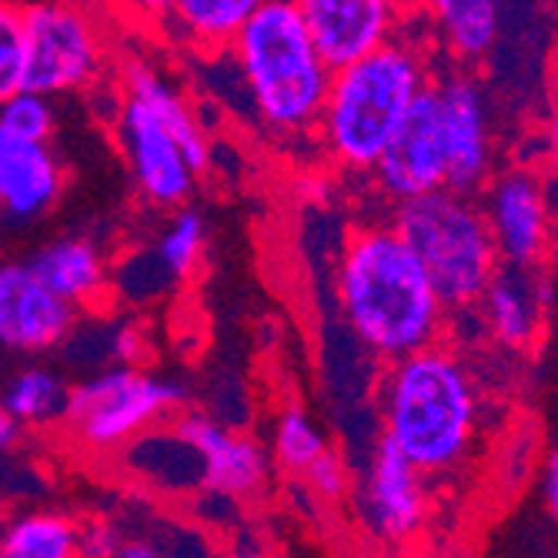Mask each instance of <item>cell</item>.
<instances>
[{"label":"cell","instance_id":"1","mask_svg":"<svg viewBox=\"0 0 558 558\" xmlns=\"http://www.w3.org/2000/svg\"><path fill=\"white\" fill-rule=\"evenodd\" d=\"M335 294L348 331L381 365L445 335L448 304L395 225H362L344 238Z\"/></svg>","mask_w":558,"mask_h":558},{"label":"cell","instance_id":"2","mask_svg":"<svg viewBox=\"0 0 558 558\" xmlns=\"http://www.w3.org/2000/svg\"><path fill=\"white\" fill-rule=\"evenodd\" d=\"M378 422L425 478L459 475L482 432V395L454 348L435 341L385 365L378 381Z\"/></svg>","mask_w":558,"mask_h":558},{"label":"cell","instance_id":"3","mask_svg":"<svg viewBox=\"0 0 558 558\" xmlns=\"http://www.w3.org/2000/svg\"><path fill=\"white\" fill-rule=\"evenodd\" d=\"M428 84V50L404 34L359 61L335 68L315 128L325 158L344 174H372L385 144Z\"/></svg>","mask_w":558,"mask_h":558},{"label":"cell","instance_id":"4","mask_svg":"<svg viewBox=\"0 0 558 558\" xmlns=\"http://www.w3.org/2000/svg\"><path fill=\"white\" fill-rule=\"evenodd\" d=\"M228 54L251 114L268 134L281 141L315 137L331 68L294 0H265L231 40Z\"/></svg>","mask_w":558,"mask_h":558},{"label":"cell","instance_id":"5","mask_svg":"<svg viewBox=\"0 0 558 558\" xmlns=\"http://www.w3.org/2000/svg\"><path fill=\"white\" fill-rule=\"evenodd\" d=\"M391 225L415 247L448 312L475 308L501 268L482 201L445 184L395 205Z\"/></svg>","mask_w":558,"mask_h":558},{"label":"cell","instance_id":"6","mask_svg":"<svg viewBox=\"0 0 558 558\" xmlns=\"http://www.w3.org/2000/svg\"><path fill=\"white\" fill-rule=\"evenodd\" d=\"M184 401L187 395L181 381L121 362L71 388L61 425L84 451L108 454L174 418Z\"/></svg>","mask_w":558,"mask_h":558},{"label":"cell","instance_id":"7","mask_svg":"<svg viewBox=\"0 0 558 558\" xmlns=\"http://www.w3.org/2000/svg\"><path fill=\"white\" fill-rule=\"evenodd\" d=\"M27 90L47 97L87 90L108 68V31L74 0H34L24 8Z\"/></svg>","mask_w":558,"mask_h":558},{"label":"cell","instance_id":"8","mask_svg":"<svg viewBox=\"0 0 558 558\" xmlns=\"http://www.w3.org/2000/svg\"><path fill=\"white\" fill-rule=\"evenodd\" d=\"M121 105L114 118L121 155L128 161V171L141 191V197L155 208H181L194 191L197 171L191 168L181 141L171 134V128L155 114V108L141 100L137 94L121 90Z\"/></svg>","mask_w":558,"mask_h":558},{"label":"cell","instance_id":"9","mask_svg":"<svg viewBox=\"0 0 558 558\" xmlns=\"http://www.w3.org/2000/svg\"><path fill=\"white\" fill-rule=\"evenodd\" d=\"M365 532L381 545H409L428 525V478L378 435L354 492Z\"/></svg>","mask_w":558,"mask_h":558},{"label":"cell","instance_id":"10","mask_svg":"<svg viewBox=\"0 0 558 558\" xmlns=\"http://www.w3.org/2000/svg\"><path fill=\"white\" fill-rule=\"evenodd\" d=\"M381 197L391 205L445 187L448 181V155L441 134V100L435 81L418 94L412 111L404 114L401 128L385 144L378 165L368 174Z\"/></svg>","mask_w":558,"mask_h":558},{"label":"cell","instance_id":"11","mask_svg":"<svg viewBox=\"0 0 558 558\" xmlns=\"http://www.w3.org/2000/svg\"><path fill=\"white\" fill-rule=\"evenodd\" d=\"M77 308L50 291L31 262H0V348L44 354L61 348L77 328Z\"/></svg>","mask_w":558,"mask_h":558},{"label":"cell","instance_id":"12","mask_svg":"<svg viewBox=\"0 0 558 558\" xmlns=\"http://www.w3.org/2000/svg\"><path fill=\"white\" fill-rule=\"evenodd\" d=\"M482 211L501 265H542L551 244V205L532 171H501L498 178H488Z\"/></svg>","mask_w":558,"mask_h":558},{"label":"cell","instance_id":"13","mask_svg":"<svg viewBox=\"0 0 558 558\" xmlns=\"http://www.w3.org/2000/svg\"><path fill=\"white\" fill-rule=\"evenodd\" d=\"M171 428L194 448L201 462V488L225 498H251L268 485L271 462L258 438L238 432L215 415L178 412Z\"/></svg>","mask_w":558,"mask_h":558},{"label":"cell","instance_id":"14","mask_svg":"<svg viewBox=\"0 0 558 558\" xmlns=\"http://www.w3.org/2000/svg\"><path fill=\"white\" fill-rule=\"evenodd\" d=\"M441 100V134L448 155V187L478 194L495 168V134L482 84L472 74L435 81Z\"/></svg>","mask_w":558,"mask_h":558},{"label":"cell","instance_id":"15","mask_svg":"<svg viewBox=\"0 0 558 558\" xmlns=\"http://www.w3.org/2000/svg\"><path fill=\"white\" fill-rule=\"evenodd\" d=\"M328 68H344L401 34L409 0H294Z\"/></svg>","mask_w":558,"mask_h":558},{"label":"cell","instance_id":"16","mask_svg":"<svg viewBox=\"0 0 558 558\" xmlns=\"http://www.w3.org/2000/svg\"><path fill=\"white\" fill-rule=\"evenodd\" d=\"M68 174L47 141H27L0 128V215L34 225L61 205Z\"/></svg>","mask_w":558,"mask_h":558},{"label":"cell","instance_id":"17","mask_svg":"<svg viewBox=\"0 0 558 558\" xmlns=\"http://www.w3.org/2000/svg\"><path fill=\"white\" fill-rule=\"evenodd\" d=\"M542 298L535 288V268H512L501 265L475 308L482 312V322L488 335L512 351H525L535 344L542 331Z\"/></svg>","mask_w":558,"mask_h":558},{"label":"cell","instance_id":"18","mask_svg":"<svg viewBox=\"0 0 558 558\" xmlns=\"http://www.w3.org/2000/svg\"><path fill=\"white\" fill-rule=\"evenodd\" d=\"M265 0H174L161 37L191 54L215 61L225 58L241 27L258 14Z\"/></svg>","mask_w":558,"mask_h":558},{"label":"cell","instance_id":"19","mask_svg":"<svg viewBox=\"0 0 558 558\" xmlns=\"http://www.w3.org/2000/svg\"><path fill=\"white\" fill-rule=\"evenodd\" d=\"M118 87L128 90V94H137L141 100H147V105L155 108V114L181 141L184 155H187L191 168L197 171V178L208 171V165H211L208 134H205V128H201L194 108L187 105V97L174 84H168L155 68L144 64L141 58H124L121 68H118Z\"/></svg>","mask_w":558,"mask_h":558},{"label":"cell","instance_id":"20","mask_svg":"<svg viewBox=\"0 0 558 558\" xmlns=\"http://www.w3.org/2000/svg\"><path fill=\"white\" fill-rule=\"evenodd\" d=\"M40 281L77 312L90 308L108 291V262L90 238H58L31 258Z\"/></svg>","mask_w":558,"mask_h":558},{"label":"cell","instance_id":"21","mask_svg":"<svg viewBox=\"0 0 558 558\" xmlns=\"http://www.w3.org/2000/svg\"><path fill=\"white\" fill-rule=\"evenodd\" d=\"M445 54L462 64H482L501 34V0H425Z\"/></svg>","mask_w":558,"mask_h":558},{"label":"cell","instance_id":"22","mask_svg":"<svg viewBox=\"0 0 558 558\" xmlns=\"http://www.w3.org/2000/svg\"><path fill=\"white\" fill-rule=\"evenodd\" d=\"M4 558H77L81 522L68 512H21L0 525Z\"/></svg>","mask_w":558,"mask_h":558},{"label":"cell","instance_id":"23","mask_svg":"<svg viewBox=\"0 0 558 558\" xmlns=\"http://www.w3.org/2000/svg\"><path fill=\"white\" fill-rule=\"evenodd\" d=\"M68 398L71 385L50 368L27 365L21 368L8 388L0 391V404L24 425V428H47V425H61L68 412Z\"/></svg>","mask_w":558,"mask_h":558},{"label":"cell","instance_id":"24","mask_svg":"<svg viewBox=\"0 0 558 558\" xmlns=\"http://www.w3.org/2000/svg\"><path fill=\"white\" fill-rule=\"evenodd\" d=\"M331 448L322 425L301 409V404H284L281 415L275 418L271 432V459L284 475L301 478L308 465Z\"/></svg>","mask_w":558,"mask_h":558},{"label":"cell","instance_id":"25","mask_svg":"<svg viewBox=\"0 0 558 558\" xmlns=\"http://www.w3.org/2000/svg\"><path fill=\"white\" fill-rule=\"evenodd\" d=\"M205 241H208V225L201 218V211L181 205L178 215L171 218L168 231L161 234L158 241V265L178 278V281H187L201 258H205Z\"/></svg>","mask_w":558,"mask_h":558},{"label":"cell","instance_id":"26","mask_svg":"<svg viewBox=\"0 0 558 558\" xmlns=\"http://www.w3.org/2000/svg\"><path fill=\"white\" fill-rule=\"evenodd\" d=\"M27 87V27L24 8L0 0V100Z\"/></svg>","mask_w":558,"mask_h":558},{"label":"cell","instance_id":"27","mask_svg":"<svg viewBox=\"0 0 558 558\" xmlns=\"http://www.w3.org/2000/svg\"><path fill=\"white\" fill-rule=\"evenodd\" d=\"M0 128L27 141H50V134L58 128L54 105H50L47 94L24 87L14 97L0 100Z\"/></svg>","mask_w":558,"mask_h":558},{"label":"cell","instance_id":"28","mask_svg":"<svg viewBox=\"0 0 558 558\" xmlns=\"http://www.w3.org/2000/svg\"><path fill=\"white\" fill-rule=\"evenodd\" d=\"M301 482L312 488L315 498L335 505V501H344L348 492H351V475H348V462L341 459V454L335 448H328L325 454H318V459L308 465V472L301 475Z\"/></svg>","mask_w":558,"mask_h":558},{"label":"cell","instance_id":"29","mask_svg":"<svg viewBox=\"0 0 558 558\" xmlns=\"http://www.w3.org/2000/svg\"><path fill=\"white\" fill-rule=\"evenodd\" d=\"M171 4L174 0H111V8L134 27L161 34L168 17H171Z\"/></svg>","mask_w":558,"mask_h":558},{"label":"cell","instance_id":"30","mask_svg":"<svg viewBox=\"0 0 558 558\" xmlns=\"http://www.w3.org/2000/svg\"><path fill=\"white\" fill-rule=\"evenodd\" d=\"M121 542H124V535L111 522H105V519L81 522V555H87V558L118 555L121 551Z\"/></svg>","mask_w":558,"mask_h":558},{"label":"cell","instance_id":"31","mask_svg":"<svg viewBox=\"0 0 558 558\" xmlns=\"http://www.w3.org/2000/svg\"><path fill=\"white\" fill-rule=\"evenodd\" d=\"M144 354H147V344H144V331L137 325L114 328V335H111V359H118L124 365H141Z\"/></svg>","mask_w":558,"mask_h":558},{"label":"cell","instance_id":"32","mask_svg":"<svg viewBox=\"0 0 558 558\" xmlns=\"http://www.w3.org/2000/svg\"><path fill=\"white\" fill-rule=\"evenodd\" d=\"M542 498H545V512L548 522L558 535V438L545 454V465H542Z\"/></svg>","mask_w":558,"mask_h":558},{"label":"cell","instance_id":"33","mask_svg":"<svg viewBox=\"0 0 558 558\" xmlns=\"http://www.w3.org/2000/svg\"><path fill=\"white\" fill-rule=\"evenodd\" d=\"M21 438H24V425L4 409V404H0V454L14 451L21 445Z\"/></svg>","mask_w":558,"mask_h":558},{"label":"cell","instance_id":"34","mask_svg":"<svg viewBox=\"0 0 558 558\" xmlns=\"http://www.w3.org/2000/svg\"><path fill=\"white\" fill-rule=\"evenodd\" d=\"M545 155H548V165L558 178V100L548 111V124H545Z\"/></svg>","mask_w":558,"mask_h":558}]
</instances>
